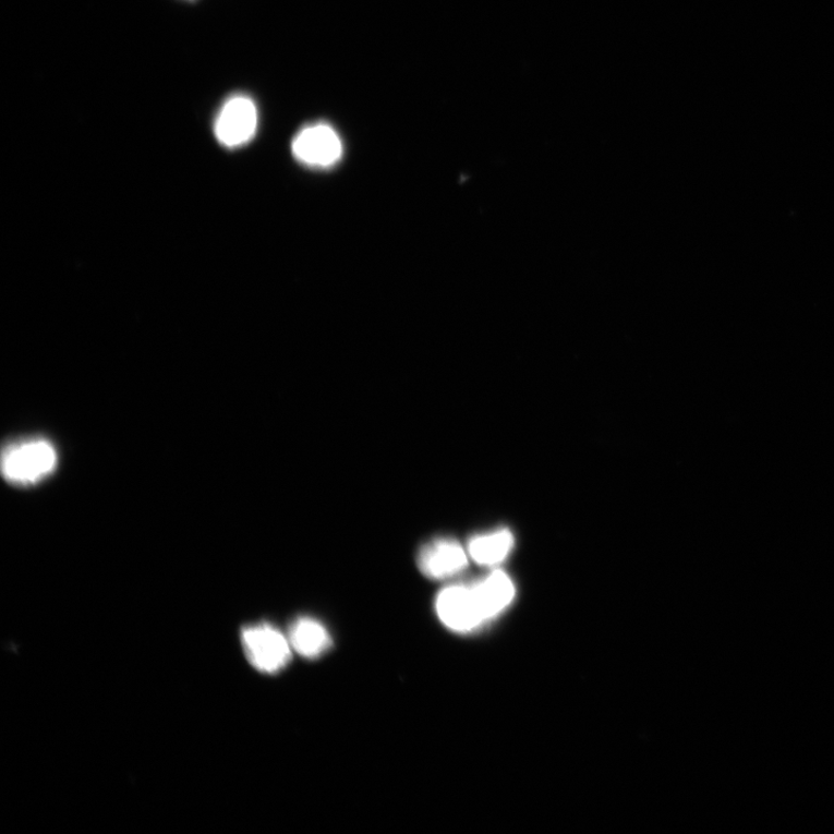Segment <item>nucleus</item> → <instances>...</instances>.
I'll return each mask as SVG.
<instances>
[{
	"label": "nucleus",
	"mask_w": 834,
	"mask_h": 834,
	"mask_svg": "<svg viewBox=\"0 0 834 834\" xmlns=\"http://www.w3.org/2000/svg\"><path fill=\"white\" fill-rule=\"evenodd\" d=\"M289 641L294 651L305 658H317L331 645V638L326 627L309 617L300 618L292 624Z\"/></svg>",
	"instance_id": "obj_8"
},
{
	"label": "nucleus",
	"mask_w": 834,
	"mask_h": 834,
	"mask_svg": "<svg viewBox=\"0 0 834 834\" xmlns=\"http://www.w3.org/2000/svg\"><path fill=\"white\" fill-rule=\"evenodd\" d=\"M468 565L466 551L454 541L439 540L426 545L419 555L425 577L440 580L454 577Z\"/></svg>",
	"instance_id": "obj_6"
},
{
	"label": "nucleus",
	"mask_w": 834,
	"mask_h": 834,
	"mask_svg": "<svg viewBox=\"0 0 834 834\" xmlns=\"http://www.w3.org/2000/svg\"><path fill=\"white\" fill-rule=\"evenodd\" d=\"M241 643L252 666L263 674L281 672L291 658L290 641L266 623L241 630Z\"/></svg>",
	"instance_id": "obj_2"
},
{
	"label": "nucleus",
	"mask_w": 834,
	"mask_h": 834,
	"mask_svg": "<svg viewBox=\"0 0 834 834\" xmlns=\"http://www.w3.org/2000/svg\"><path fill=\"white\" fill-rule=\"evenodd\" d=\"M292 154L297 160L327 169L342 157L341 138L330 125L317 123L301 130L292 141Z\"/></svg>",
	"instance_id": "obj_4"
},
{
	"label": "nucleus",
	"mask_w": 834,
	"mask_h": 834,
	"mask_svg": "<svg viewBox=\"0 0 834 834\" xmlns=\"http://www.w3.org/2000/svg\"><path fill=\"white\" fill-rule=\"evenodd\" d=\"M482 617L485 620L493 618L505 609L515 595V589L503 571H495L472 588Z\"/></svg>",
	"instance_id": "obj_7"
},
{
	"label": "nucleus",
	"mask_w": 834,
	"mask_h": 834,
	"mask_svg": "<svg viewBox=\"0 0 834 834\" xmlns=\"http://www.w3.org/2000/svg\"><path fill=\"white\" fill-rule=\"evenodd\" d=\"M58 466V452L45 438L17 440L2 455V471L11 484L28 486L51 474Z\"/></svg>",
	"instance_id": "obj_1"
},
{
	"label": "nucleus",
	"mask_w": 834,
	"mask_h": 834,
	"mask_svg": "<svg viewBox=\"0 0 834 834\" xmlns=\"http://www.w3.org/2000/svg\"><path fill=\"white\" fill-rule=\"evenodd\" d=\"M512 547V535L508 531L475 537L469 546L473 560L480 565H495L505 560Z\"/></svg>",
	"instance_id": "obj_9"
},
{
	"label": "nucleus",
	"mask_w": 834,
	"mask_h": 834,
	"mask_svg": "<svg viewBox=\"0 0 834 834\" xmlns=\"http://www.w3.org/2000/svg\"><path fill=\"white\" fill-rule=\"evenodd\" d=\"M258 123L257 108L247 96L237 95L221 106L215 122V135L227 147L249 143Z\"/></svg>",
	"instance_id": "obj_3"
},
{
	"label": "nucleus",
	"mask_w": 834,
	"mask_h": 834,
	"mask_svg": "<svg viewBox=\"0 0 834 834\" xmlns=\"http://www.w3.org/2000/svg\"><path fill=\"white\" fill-rule=\"evenodd\" d=\"M436 611L442 623L456 632H470L485 621L472 588L455 585L444 589L437 597Z\"/></svg>",
	"instance_id": "obj_5"
}]
</instances>
